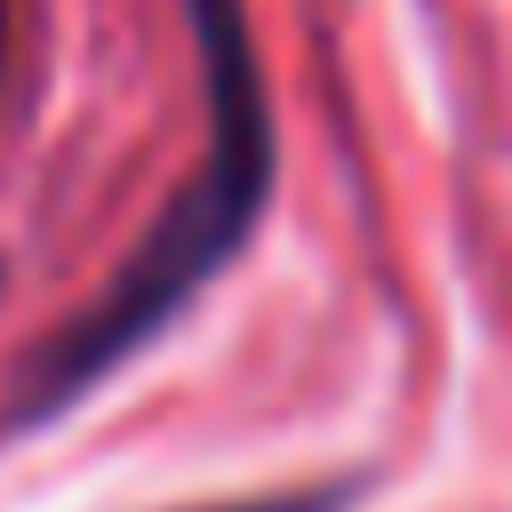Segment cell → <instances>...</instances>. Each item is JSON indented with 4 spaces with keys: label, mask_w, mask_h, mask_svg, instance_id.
<instances>
[{
    "label": "cell",
    "mask_w": 512,
    "mask_h": 512,
    "mask_svg": "<svg viewBox=\"0 0 512 512\" xmlns=\"http://www.w3.org/2000/svg\"><path fill=\"white\" fill-rule=\"evenodd\" d=\"M8 48H16V0H0V80H8Z\"/></svg>",
    "instance_id": "3"
},
{
    "label": "cell",
    "mask_w": 512,
    "mask_h": 512,
    "mask_svg": "<svg viewBox=\"0 0 512 512\" xmlns=\"http://www.w3.org/2000/svg\"><path fill=\"white\" fill-rule=\"evenodd\" d=\"M192 56H200V96H208V144L200 168L176 184L160 224L136 240V256L112 272V288L24 368L16 416H56L80 392H96L128 352H144L264 224L272 184H280V128L248 32V0H184Z\"/></svg>",
    "instance_id": "1"
},
{
    "label": "cell",
    "mask_w": 512,
    "mask_h": 512,
    "mask_svg": "<svg viewBox=\"0 0 512 512\" xmlns=\"http://www.w3.org/2000/svg\"><path fill=\"white\" fill-rule=\"evenodd\" d=\"M344 488H288V496H240V504H200V512H336Z\"/></svg>",
    "instance_id": "2"
}]
</instances>
